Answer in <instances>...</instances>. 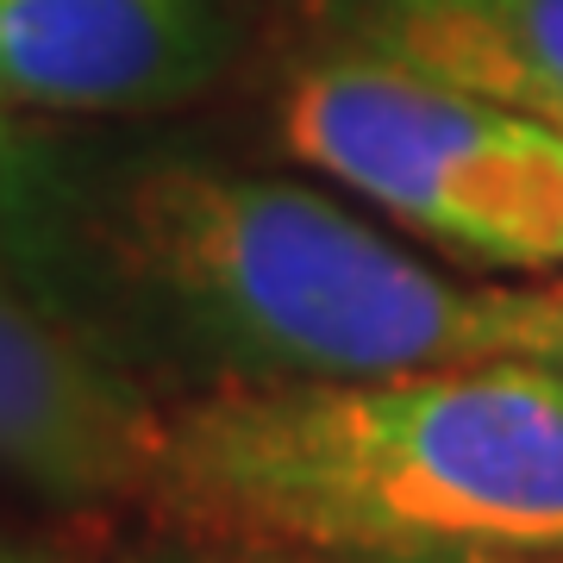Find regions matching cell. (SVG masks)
<instances>
[{"label":"cell","instance_id":"277c9868","mask_svg":"<svg viewBox=\"0 0 563 563\" xmlns=\"http://www.w3.org/2000/svg\"><path fill=\"white\" fill-rule=\"evenodd\" d=\"M269 0H0L7 120H144L257 57Z\"/></svg>","mask_w":563,"mask_h":563},{"label":"cell","instance_id":"8fae6325","mask_svg":"<svg viewBox=\"0 0 563 563\" xmlns=\"http://www.w3.org/2000/svg\"><path fill=\"white\" fill-rule=\"evenodd\" d=\"M558 132H563V125H558Z\"/></svg>","mask_w":563,"mask_h":563},{"label":"cell","instance_id":"3957f363","mask_svg":"<svg viewBox=\"0 0 563 563\" xmlns=\"http://www.w3.org/2000/svg\"><path fill=\"white\" fill-rule=\"evenodd\" d=\"M269 139L388 220L495 269H563V132L325 38L269 0Z\"/></svg>","mask_w":563,"mask_h":563},{"label":"cell","instance_id":"9c48e42d","mask_svg":"<svg viewBox=\"0 0 563 563\" xmlns=\"http://www.w3.org/2000/svg\"><path fill=\"white\" fill-rule=\"evenodd\" d=\"M132 563H288L282 551H244V544H213V539H188L176 551H151Z\"/></svg>","mask_w":563,"mask_h":563},{"label":"cell","instance_id":"5b68a950","mask_svg":"<svg viewBox=\"0 0 563 563\" xmlns=\"http://www.w3.org/2000/svg\"><path fill=\"white\" fill-rule=\"evenodd\" d=\"M163 401L0 269V470L51 501H144Z\"/></svg>","mask_w":563,"mask_h":563},{"label":"cell","instance_id":"6da1fadb","mask_svg":"<svg viewBox=\"0 0 563 563\" xmlns=\"http://www.w3.org/2000/svg\"><path fill=\"white\" fill-rule=\"evenodd\" d=\"M0 269L157 401L495 363L514 288L444 276L307 181L69 132Z\"/></svg>","mask_w":563,"mask_h":563},{"label":"cell","instance_id":"7a4b0ae2","mask_svg":"<svg viewBox=\"0 0 563 563\" xmlns=\"http://www.w3.org/2000/svg\"><path fill=\"white\" fill-rule=\"evenodd\" d=\"M139 507L282 558H563V376L495 357L176 395Z\"/></svg>","mask_w":563,"mask_h":563},{"label":"cell","instance_id":"52a82bcc","mask_svg":"<svg viewBox=\"0 0 563 563\" xmlns=\"http://www.w3.org/2000/svg\"><path fill=\"white\" fill-rule=\"evenodd\" d=\"M57 163V125L38 120H7L0 113V263L20 244L25 220L44 195V176Z\"/></svg>","mask_w":563,"mask_h":563},{"label":"cell","instance_id":"8992f818","mask_svg":"<svg viewBox=\"0 0 563 563\" xmlns=\"http://www.w3.org/2000/svg\"><path fill=\"white\" fill-rule=\"evenodd\" d=\"M325 38L563 125V0H276Z\"/></svg>","mask_w":563,"mask_h":563},{"label":"cell","instance_id":"ba28073f","mask_svg":"<svg viewBox=\"0 0 563 563\" xmlns=\"http://www.w3.org/2000/svg\"><path fill=\"white\" fill-rule=\"evenodd\" d=\"M501 357L539 363V369L563 376V282H514L507 288Z\"/></svg>","mask_w":563,"mask_h":563},{"label":"cell","instance_id":"30bf717a","mask_svg":"<svg viewBox=\"0 0 563 563\" xmlns=\"http://www.w3.org/2000/svg\"><path fill=\"white\" fill-rule=\"evenodd\" d=\"M0 563H69V558L51 551V544H38V539H13V532H0Z\"/></svg>","mask_w":563,"mask_h":563}]
</instances>
